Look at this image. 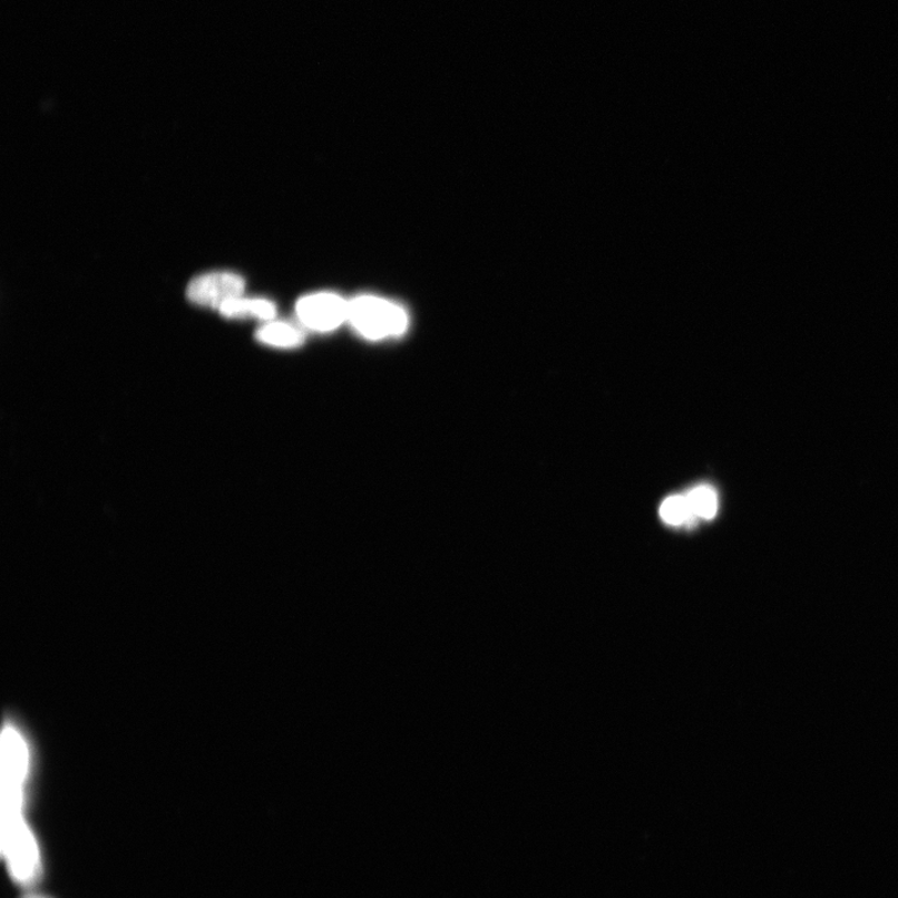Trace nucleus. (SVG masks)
<instances>
[{
  "mask_svg": "<svg viewBox=\"0 0 898 898\" xmlns=\"http://www.w3.org/2000/svg\"><path fill=\"white\" fill-rule=\"evenodd\" d=\"M23 807H4V852L10 875L20 885H31L40 873V859L33 833L22 817Z\"/></svg>",
  "mask_w": 898,
  "mask_h": 898,
  "instance_id": "nucleus-1",
  "label": "nucleus"
},
{
  "mask_svg": "<svg viewBox=\"0 0 898 898\" xmlns=\"http://www.w3.org/2000/svg\"><path fill=\"white\" fill-rule=\"evenodd\" d=\"M349 320L354 329L371 340L402 335L409 325V318L403 309L373 296L351 301Z\"/></svg>",
  "mask_w": 898,
  "mask_h": 898,
  "instance_id": "nucleus-2",
  "label": "nucleus"
},
{
  "mask_svg": "<svg viewBox=\"0 0 898 898\" xmlns=\"http://www.w3.org/2000/svg\"><path fill=\"white\" fill-rule=\"evenodd\" d=\"M245 281L233 273H211L197 276L186 289V297L193 304L204 308L221 309L226 301L242 297Z\"/></svg>",
  "mask_w": 898,
  "mask_h": 898,
  "instance_id": "nucleus-3",
  "label": "nucleus"
},
{
  "mask_svg": "<svg viewBox=\"0 0 898 898\" xmlns=\"http://www.w3.org/2000/svg\"><path fill=\"white\" fill-rule=\"evenodd\" d=\"M296 312L301 322L308 328L329 331L339 328L349 319V304L338 295L318 294L301 299Z\"/></svg>",
  "mask_w": 898,
  "mask_h": 898,
  "instance_id": "nucleus-4",
  "label": "nucleus"
},
{
  "mask_svg": "<svg viewBox=\"0 0 898 898\" xmlns=\"http://www.w3.org/2000/svg\"><path fill=\"white\" fill-rule=\"evenodd\" d=\"M222 315L226 319L256 318L270 321L276 316V308L273 302L261 299L235 297L225 302L221 309Z\"/></svg>",
  "mask_w": 898,
  "mask_h": 898,
  "instance_id": "nucleus-5",
  "label": "nucleus"
},
{
  "mask_svg": "<svg viewBox=\"0 0 898 898\" xmlns=\"http://www.w3.org/2000/svg\"><path fill=\"white\" fill-rule=\"evenodd\" d=\"M256 339L274 348H295L304 340L302 333L284 322H271L258 329Z\"/></svg>",
  "mask_w": 898,
  "mask_h": 898,
  "instance_id": "nucleus-6",
  "label": "nucleus"
},
{
  "mask_svg": "<svg viewBox=\"0 0 898 898\" xmlns=\"http://www.w3.org/2000/svg\"><path fill=\"white\" fill-rule=\"evenodd\" d=\"M694 516L713 519L718 514V495L712 487H696L686 496Z\"/></svg>",
  "mask_w": 898,
  "mask_h": 898,
  "instance_id": "nucleus-7",
  "label": "nucleus"
},
{
  "mask_svg": "<svg viewBox=\"0 0 898 898\" xmlns=\"http://www.w3.org/2000/svg\"><path fill=\"white\" fill-rule=\"evenodd\" d=\"M686 497L673 496L664 500L661 517L667 525L679 526L693 518Z\"/></svg>",
  "mask_w": 898,
  "mask_h": 898,
  "instance_id": "nucleus-8",
  "label": "nucleus"
},
{
  "mask_svg": "<svg viewBox=\"0 0 898 898\" xmlns=\"http://www.w3.org/2000/svg\"><path fill=\"white\" fill-rule=\"evenodd\" d=\"M23 898H49V897L37 895V894H29V895L25 896Z\"/></svg>",
  "mask_w": 898,
  "mask_h": 898,
  "instance_id": "nucleus-9",
  "label": "nucleus"
}]
</instances>
